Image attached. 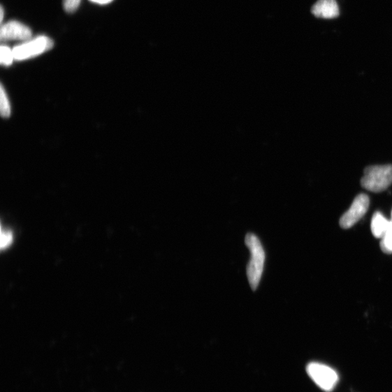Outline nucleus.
<instances>
[{
  "label": "nucleus",
  "instance_id": "obj_1",
  "mask_svg": "<svg viewBox=\"0 0 392 392\" xmlns=\"http://www.w3.org/2000/svg\"><path fill=\"white\" fill-rule=\"evenodd\" d=\"M245 242L251 253V259L247 268V277L252 290L256 291L263 273L266 253L259 239L255 235L247 234Z\"/></svg>",
  "mask_w": 392,
  "mask_h": 392
},
{
  "label": "nucleus",
  "instance_id": "obj_2",
  "mask_svg": "<svg viewBox=\"0 0 392 392\" xmlns=\"http://www.w3.org/2000/svg\"><path fill=\"white\" fill-rule=\"evenodd\" d=\"M392 184V165L370 166L365 168L361 184L373 193L386 191Z\"/></svg>",
  "mask_w": 392,
  "mask_h": 392
},
{
  "label": "nucleus",
  "instance_id": "obj_3",
  "mask_svg": "<svg viewBox=\"0 0 392 392\" xmlns=\"http://www.w3.org/2000/svg\"><path fill=\"white\" fill-rule=\"evenodd\" d=\"M307 372L311 379L321 389L330 392L339 382V375L332 368L319 363H310Z\"/></svg>",
  "mask_w": 392,
  "mask_h": 392
},
{
  "label": "nucleus",
  "instance_id": "obj_4",
  "mask_svg": "<svg viewBox=\"0 0 392 392\" xmlns=\"http://www.w3.org/2000/svg\"><path fill=\"white\" fill-rule=\"evenodd\" d=\"M53 48V41L45 36L36 37L13 49L15 60L24 61L36 57Z\"/></svg>",
  "mask_w": 392,
  "mask_h": 392
},
{
  "label": "nucleus",
  "instance_id": "obj_5",
  "mask_svg": "<svg viewBox=\"0 0 392 392\" xmlns=\"http://www.w3.org/2000/svg\"><path fill=\"white\" fill-rule=\"evenodd\" d=\"M370 205L369 197L360 194L352 202L351 206L340 219V224L342 228H351L366 214Z\"/></svg>",
  "mask_w": 392,
  "mask_h": 392
},
{
  "label": "nucleus",
  "instance_id": "obj_6",
  "mask_svg": "<svg viewBox=\"0 0 392 392\" xmlns=\"http://www.w3.org/2000/svg\"><path fill=\"white\" fill-rule=\"evenodd\" d=\"M32 32L27 26L15 21L8 22L0 29V39L3 42L20 41H28L31 38Z\"/></svg>",
  "mask_w": 392,
  "mask_h": 392
},
{
  "label": "nucleus",
  "instance_id": "obj_7",
  "mask_svg": "<svg viewBox=\"0 0 392 392\" xmlns=\"http://www.w3.org/2000/svg\"><path fill=\"white\" fill-rule=\"evenodd\" d=\"M312 13L317 17L330 20L339 16L340 8L335 0H319L312 6Z\"/></svg>",
  "mask_w": 392,
  "mask_h": 392
},
{
  "label": "nucleus",
  "instance_id": "obj_8",
  "mask_svg": "<svg viewBox=\"0 0 392 392\" xmlns=\"http://www.w3.org/2000/svg\"><path fill=\"white\" fill-rule=\"evenodd\" d=\"M389 224L390 220L381 212H377L371 219V231L373 236L382 240L388 231Z\"/></svg>",
  "mask_w": 392,
  "mask_h": 392
},
{
  "label": "nucleus",
  "instance_id": "obj_9",
  "mask_svg": "<svg viewBox=\"0 0 392 392\" xmlns=\"http://www.w3.org/2000/svg\"><path fill=\"white\" fill-rule=\"evenodd\" d=\"M381 248L383 252L388 254H392V211L389 227L381 240Z\"/></svg>",
  "mask_w": 392,
  "mask_h": 392
},
{
  "label": "nucleus",
  "instance_id": "obj_10",
  "mask_svg": "<svg viewBox=\"0 0 392 392\" xmlns=\"http://www.w3.org/2000/svg\"><path fill=\"white\" fill-rule=\"evenodd\" d=\"M15 60L13 51L8 46L2 45L0 48V62L6 66L12 64Z\"/></svg>",
  "mask_w": 392,
  "mask_h": 392
},
{
  "label": "nucleus",
  "instance_id": "obj_11",
  "mask_svg": "<svg viewBox=\"0 0 392 392\" xmlns=\"http://www.w3.org/2000/svg\"><path fill=\"white\" fill-rule=\"evenodd\" d=\"M1 115L5 118L10 115V103L3 86L1 87Z\"/></svg>",
  "mask_w": 392,
  "mask_h": 392
},
{
  "label": "nucleus",
  "instance_id": "obj_12",
  "mask_svg": "<svg viewBox=\"0 0 392 392\" xmlns=\"http://www.w3.org/2000/svg\"><path fill=\"white\" fill-rule=\"evenodd\" d=\"M81 0H64V8L68 13H73L78 10Z\"/></svg>",
  "mask_w": 392,
  "mask_h": 392
},
{
  "label": "nucleus",
  "instance_id": "obj_13",
  "mask_svg": "<svg viewBox=\"0 0 392 392\" xmlns=\"http://www.w3.org/2000/svg\"><path fill=\"white\" fill-rule=\"evenodd\" d=\"M12 234L8 231H3L2 230L1 232V247L3 249L4 248H7L12 242Z\"/></svg>",
  "mask_w": 392,
  "mask_h": 392
},
{
  "label": "nucleus",
  "instance_id": "obj_14",
  "mask_svg": "<svg viewBox=\"0 0 392 392\" xmlns=\"http://www.w3.org/2000/svg\"><path fill=\"white\" fill-rule=\"evenodd\" d=\"M90 1L100 5H106L113 1V0H90Z\"/></svg>",
  "mask_w": 392,
  "mask_h": 392
},
{
  "label": "nucleus",
  "instance_id": "obj_15",
  "mask_svg": "<svg viewBox=\"0 0 392 392\" xmlns=\"http://www.w3.org/2000/svg\"><path fill=\"white\" fill-rule=\"evenodd\" d=\"M0 18H1V22H3L4 18V9L3 6H1V17Z\"/></svg>",
  "mask_w": 392,
  "mask_h": 392
}]
</instances>
